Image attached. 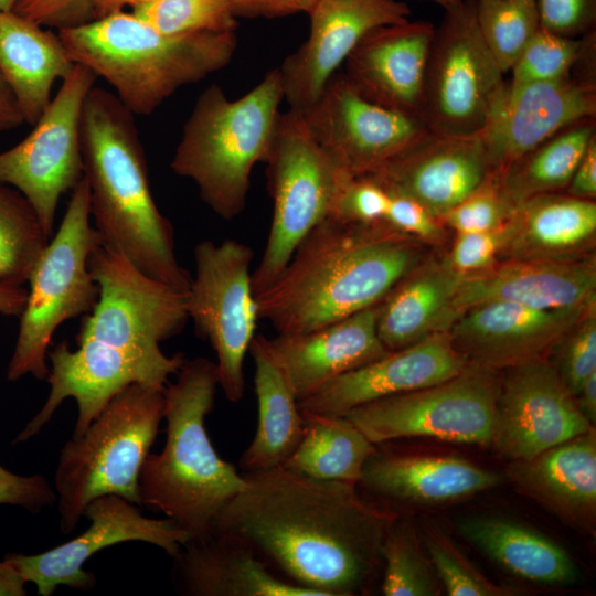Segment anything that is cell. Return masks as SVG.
I'll list each match as a JSON object with an SVG mask.
<instances>
[{"label":"cell","mask_w":596,"mask_h":596,"mask_svg":"<svg viewBox=\"0 0 596 596\" xmlns=\"http://www.w3.org/2000/svg\"><path fill=\"white\" fill-rule=\"evenodd\" d=\"M467 364L449 332H436L338 376L298 405L302 412L345 416L363 404L449 380Z\"/></svg>","instance_id":"obj_22"},{"label":"cell","mask_w":596,"mask_h":596,"mask_svg":"<svg viewBox=\"0 0 596 596\" xmlns=\"http://www.w3.org/2000/svg\"><path fill=\"white\" fill-rule=\"evenodd\" d=\"M12 11L0 10V72L11 88L24 123L33 126L75 62L58 33Z\"/></svg>","instance_id":"obj_32"},{"label":"cell","mask_w":596,"mask_h":596,"mask_svg":"<svg viewBox=\"0 0 596 596\" xmlns=\"http://www.w3.org/2000/svg\"><path fill=\"white\" fill-rule=\"evenodd\" d=\"M596 117V78L574 70L562 78L508 89L481 132L494 173L579 120Z\"/></svg>","instance_id":"obj_21"},{"label":"cell","mask_w":596,"mask_h":596,"mask_svg":"<svg viewBox=\"0 0 596 596\" xmlns=\"http://www.w3.org/2000/svg\"><path fill=\"white\" fill-rule=\"evenodd\" d=\"M513 487L571 525L592 533L596 521L595 426L529 459L510 461Z\"/></svg>","instance_id":"obj_28"},{"label":"cell","mask_w":596,"mask_h":596,"mask_svg":"<svg viewBox=\"0 0 596 596\" xmlns=\"http://www.w3.org/2000/svg\"><path fill=\"white\" fill-rule=\"evenodd\" d=\"M308 15V38L277 67L284 100L298 111L316 100L364 35L407 21L411 9L396 0H319Z\"/></svg>","instance_id":"obj_19"},{"label":"cell","mask_w":596,"mask_h":596,"mask_svg":"<svg viewBox=\"0 0 596 596\" xmlns=\"http://www.w3.org/2000/svg\"><path fill=\"white\" fill-rule=\"evenodd\" d=\"M504 226L493 231L457 233L447 256L449 264L465 275L491 267L498 262L504 242Z\"/></svg>","instance_id":"obj_46"},{"label":"cell","mask_w":596,"mask_h":596,"mask_svg":"<svg viewBox=\"0 0 596 596\" xmlns=\"http://www.w3.org/2000/svg\"><path fill=\"white\" fill-rule=\"evenodd\" d=\"M131 114L94 86L82 113L83 171L102 245L146 275L188 291L191 276L175 255L174 232L151 194L147 159Z\"/></svg>","instance_id":"obj_3"},{"label":"cell","mask_w":596,"mask_h":596,"mask_svg":"<svg viewBox=\"0 0 596 596\" xmlns=\"http://www.w3.org/2000/svg\"><path fill=\"white\" fill-rule=\"evenodd\" d=\"M28 299V289L23 286L0 285V313L20 317Z\"/></svg>","instance_id":"obj_54"},{"label":"cell","mask_w":596,"mask_h":596,"mask_svg":"<svg viewBox=\"0 0 596 596\" xmlns=\"http://www.w3.org/2000/svg\"><path fill=\"white\" fill-rule=\"evenodd\" d=\"M171 577L187 596H318L277 576L246 544L227 534L188 540Z\"/></svg>","instance_id":"obj_29"},{"label":"cell","mask_w":596,"mask_h":596,"mask_svg":"<svg viewBox=\"0 0 596 596\" xmlns=\"http://www.w3.org/2000/svg\"><path fill=\"white\" fill-rule=\"evenodd\" d=\"M595 299V255L579 259L509 258L466 274L453 309L458 318L467 309L491 301L560 310L581 308Z\"/></svg>","instance_id":"obj_25"},{"label":"cell","mask_w":596,"mask_h":596,"mask_svg":"<svg viewBox=\"0 0 596 596\" xmlns=\"http://www.w3.org/2000/svg\"><path fill=\"white\" fill-rule=\"evenodd\" d=\"M49 241L29 201L0 182V285L28 283Z\"/></svg>","instance_id":"obj_38"},{"label":"cell","mask_w":596,"mask_h":596,"mask_svg":"<svg viewBox=\"0 0 596 596\" xmlns=\"http://www.w3.org/2000/svg\"><path fill=\"white\" fill-rule=\"evenodd\" d=\"M177 374L162 390L166 444L146 458L139 491L143 507L162 512L193 540L213 532L245 478L219 456L205 429L219 386L215 362L203 356L184 360Z\"/></svg>","instance_id":"obj_4"},{"label":"cell","mask_w":596,"mask_h":596,"mask_svg":"<svg viewBox=\"0 0 596 596\" xmlns=\"http://www.w3.org/2000/svg\"><path fill=\"white\" fill-rule=\"evenodd\" d=\"M547 310L491 301L464 311L448 332L455 348L468 360L503 370L523 362L547 359L563 334L585 309Z\"/></svg>","instance_id":"obj_23"},{"label":"cell","mask_w":596,"mask_h":596,"mask_svg":"<svg viewBox=\"0 0 596 596\" xmlns=\"http://www.w3.org/2000/svg\"><path fill=\"white\" fill-rule=\"evenodd\" d=\"M499 258L579 259L594 247L596 203L550 192L518 204L505 226Z\"/></svg>","instance_id":"obj_30"},{"label":"cell","mask_w":596,"mask_h":596,"mask_svg":"<svg viewBox=\"0 0 596 596\" xmlns=\"http://www.w3.org/2000/svg\"><path fill=\"white\" fill-rule=\"evenodd\" d=\"M252 259L245 243L202 241L194 247L195 274L187 291L189 319L211 344L219 386L234 403L244 395V360L259 319Z\"/></svg>","instance_id":"obj_12"},{"label":"cell","mask_w":596,"mask_h":596,"mask_svg":"<svg viewBox=\"0 0 596 596\" xmlns=\"http://www.w3.org/2000/svg\"><path fill=\"white\" fill-rule=\"evenodd\" d=\"M514 209L502 193L494 173L440 221L456 233L493 231L507 224Z\"/></svg>","instance_id":"obj_44"},{"label":"cell","mask_w":596,"mask_h":596,"mask_svg":"<svg viewBox=\"0 0 596 596\" xmlns=\"http://www.w3.org/2000/svg\"><path fill=\"white\" fill-rule=\"evenodd\" d=\"M550 356L563 383L575 396L586 379L596 371V301L563 334Z\"/></svg>","instance_id":"obj_43"},{"label":"cell","mask_w":596,"mask_h":596,"mask_svg":"<svg viewBox=\"0 0 596 596\" xmlns=\"http://www.w3.org/2000/svg\"><path fill=\"white\" fill-rule=\"evenodd\" d=\"M473 4L480 34L505 74L540 29L535 0H473Z\"/></svg>","instance_id":"obj_39"},{"label":"cell","mask_w":596,"mask_h":596,"mask_svg":"<svg viewBox=\"0 0 596 596\" xmlns=\"http://www.w3.org/2000/svg\"><path fill=\"white\" fill-rule=\"evenodd\" d=\"M249 352L255 363L258 421L255 436L240 459V467L245 472L281 466L296 449L304 430L298 400L270 354L264 336H255Z\"/></svg>","instance_id":"obj_34"},{"label":"cell","mask_w":596,"mask_h":596,"mask_svg":"<svg viewBox=\"0 0 596 596\" xmlns=\"http://www.w3.org/2000/svg\"><path fill=\"white\" fill-rule=\"evenodd\" d=\"M56 502V492L42 475L19 476L0 466V504L38 513Z\"/></svg>","instance_id":"obj_49"},{"label":"cell","mask_w":596,"mask_h":596,"mask_svg":"<svg viewBox=\"0 0 596 596\" xmlns=\"http://www.w3.org/2000/svg\"><path fill=\"white\" fill-rule=\"evenodd\" d=\"M57 33L73 61L103 77L123 105L140 116L227 66L237 46L235 31L168 35L125 10Z\"/></svg>","instance_id":"obj_5"},{"label":"cell","mask_w":596,"mask_h":596,"mask_svg":"<svg viewBox=\"0 0 596 596\" xmlns=\"http://www.w3.org/2000/svg\"><path fill=\"white\" fill-rule=\"evenodd\" d=\"M583 38L564 36L540 28L511 67L508 89L567 76L576 62Z\"/></svg>","instance_id":"obj_42"},{"label":"cell","mask_w":596,"mask_h":596,"mask_svg":"<svg viewBox=\"0 0 596 596\" xmlns=\"http://www.w3.org/2000/svg\"><path fill=\"white\" fill-rule=\"evenodd\" d=\"M389 194L390 202L383 223L421 243L439 244L444 240L445 225L439 219L409 198Z\"/></svg>","instance_id":"obj_48"},{"label":"cell","mask_w":596,"mask_h":596,"mask_svg":"<svg viewBox=\"0 0 596 596\" xmlns=\"http://www.w3.org/2000/svg\"><path fill=\"white\" fill-rule=\"evenodd\" d=\"M302 415L300 441L281 466L312 479L358 486L376 444L347 416Z\"/></svg>","instance_id":"obj_35"},{"label":"cell","mask_w":596,"mask_h":596,"mask_svg":"<svg viewBox=\"0 0 596 596\" xmlns=\"http://www.w3.org/2000/svg\"><path fill=\"white\" fill-rule=\"evenodd\" d=\"M376 316L377 305L309 332L265 337L298 402L387 352L377 334Z\"/></svg>","instance_id":"obj_26"},{"label":"cell","mask_w":596,"mask_h":596,"mask_svg":"<svg viewBox=\"0 0 596 596\" xmlns=\"http://www.w3.org/2000/svg\"><path fill=\"white\" fill-rule=\"evenodd\" d=\"M102 245L92 225L85 177L72 190L57 230L41 253L28 283L15 347L7 379L26 374L46 380L47 352L55 330L66 320L89 313L98 300V285L88 268L91 254Z\"/></svg>","instance_id":"obj_8"},{"label":"cell","mask_w":596,"mask_h":596,"mask_svg":"<svg viewBox=\"0 0 596 596\" xmlns=\"http://www.w3.org/2000/svg\"><path fill=\"white\" fill-rule=\"evenodd\" d=\"M432 1L443 7L445 10L454 8L461 2V0H432Z\"/></svg>","instance_id":"obj_59"},{"label":"cell","mask_w":596,"mask_h":596,"mask_svg":"<svg viewBox=\"0 0 596 596\" xmlns=\"http://www.w3.org/2000/svg\"><path fill=\"white\" fill-rule=\"evenodd\" d=\"M131 12L168 35L235 31L237 19L231 0H152Z\"/></svg>","instance_id":"obj_41"},{"label":"cell","mask_w":596,"mask_h":596,"mask_svg":"<svg viewBox=\"0 0 596 596\" xmlns=\"http://www.w3.org/2000/svg\"><path fill=\"white\" fill-rule=\"evenodd\" d=\"M575 402L585 418L595 426L596 423V371L593 372L574 396Z\"/></svg>","instance_id":"obj_55"},{"label":"cell","mask_w":596,"mask_h":596,"mask_svg":"<svg viewBox=\"0 0 596 596\" xmlns=\"http://www.w3.org/2000/svg\"><path fill=\"white\" fill-rule=\"evenodd\" d=\"M595 137V118L560 130L496 173L502 193L517 206L534 195L564 191Z\"/></svg>","instance_id":"obj_36"},{"label":"cell","mask_w":596,"mask_h":596,"mask_svg":"<svg viewBox=\"0 0 596 596\" xmlns=\"http://www.w3.org/2000/svg\"><path fill=\"white\" fill-rule=\"evenodd\" d=\"M319 0H231L236 18H280L309 13Z\"/></svg>","instance_id":"obj_51"},{"label":"cell","mask_w":596,"mask_h":596,"mask_svg":"<svg viewBox=\"0 0 596 596\" xmlns=\"http://www.w3.org/2000/svg\"><path fill=\"white\" fill-rule=\"evenodd\" d=\"M273 216L262 258L252 273L255 296L283 272L306 235L329 216L348 178L309 132L301 114L279 113L264 157Z\"/></svg>","instance_id":"obj_9"},{"label":"cell","mask_w":596,"mask_h":596,"mask_svg":"<svg viewBox=\"0 0 596 596\" xmlns=\"http://www.w3.org/2000/svg\"><path fill=\"white\" fill-rule=\"evenodd\" d=\"M88 268L98 285V300L84 315L75 338L104 347L161 358L160 342L185 327L187 291L157 280L138 269L121 253L98 246Z\"/></svg>","instance_id":"obj_13"},{"label":"cell","mask_w":596,"mask_h":596,"mask_svg":"<svg viewBox=\"0 0 596 596\" xmlns=\"http://www.w3.org/2000/svg\"><path fill=\"white\" fill-rule=\"evenodd\" d=\"M423 546L447 595L508 596L513 589L498 585L483 575L436 523H418Z\"/></svg>","instance_id":"obj_40"},{"label":"cell","mask_w":596,"mask_h":596,"mask_svg":"<svg viewBox=\"0 0 596 596\" xmlns=\"http://www.w3.org/2000/svg\"><path fill=\"white\" fill-rule=\"evenodd\" d=\"M152 0H91V21Z\"/></svg>","instance_id":"obj_57"},{"label":"cell","mask_w":596,"mask_h":596,"mask_svg":"<svg viewBox=\"0 0 596 596\" xmlns=\"http://www.w3.org/2000/svg\"><path fill=\"white\" fill-rule=\"evenodd\" d=\"M23 123L18 102L0 72V131L14 129Z\"/></svg>","instance_id":"obj_53"},{"label":"cell","mask_w":596,"mask_h":596,"mask_svg":"<svg viewBox=\"0 0 596 596\" xmlns=\"http://www.w3.org/2000/svg\"><path fill=\"white\" fill-rule=\"evenodd\" d=\"M390 194L368 175L348 177L340 185L329 216L350 223H382Z\"/></svg>","instance_id":"obj_45"},{"label":"cell","mask_w":596,"mask_h":596,"mask_svg":"<svg viewBox=\"0 0 596 596\" xmlns=\"http://www.w3.org/2000/svg\"><path fill=\"white\" fill-rule=\"evenodd\" d=\"M458 531L486 556L520 578L566 586L581 577L576 562L566 550L518 521L489 515L468 517L458 521Z\"/></svg>","instance_id":"obj_33"},{"label":"cell","mask_w":596,"mask_h":596,"mask_svg":"<svg viewBox=\"0 0 596 596\" xmlns=\"http://www.w3.org/2000/svg\"><path fill=\"white\" fill-rule=\"evenodd\" d=\"M503 75L480 34L473 0L445 10L426 64L423 121L428 130L456 137L481 134L504 95Z\"/></svg>","instance_id":"obj_10"},{"label":"cell","mask_w":596,"mask_h":596,"mask_svg":"<svg viewBox=\"0 0 596 596\" xmlns=\"http://www.w3.org/2000/svg\"><path fill=\"white\" fill-rule=\"evenodd\" d=\"M592 427L549 358L501 370L489 445L501 457L529 459Z\"/></svg>","instance_id":"obj_18"},{"label":"cell","mask_w":596,"mask_h":596,"mask_svg":"<svg viewBox=\"0 0 596 596\" xmlns=\"http://www.w3.org/2000/svg\"><path fill=\"white\" fill-rule=\"evenodd\" d=\"M89 3L91 0H22L13 11L58 30L91 21Z\"/></svg>","instance_id":"obj_50"},{"label":"cell","mask_w":596,"mask_h":596,"mask_svg":"<svg viewBox=\"0 0 596 596\" xmlns=\"http://www.w3.org/2000/svg\"><path fill=\"white\" fill-rule=\"evenodd\" d=\"M465 274L430 258L405 274L377 304V334L387 351L448 331L457 319L453 301Z\"/></svg>","instance_id":"obj_31"},{"label":"cell","mask_w":596,"mask_h":596,"mask_svg":"<svg viewBox=\"0 0 596 596\" xmlns=\"http://www.w3.org/2000/svg\"><path fill=\"white\" fill-rule=\"evenodd\" d=\"M83 517L91 525L78 536L43 553L4 556L25 583H33L41 596H51L58 586L89 590L96 584L95 575L83 568L86 561L99 550L128 542L141 541L159 546L174 557L189 540L185 531L172 520L151 519L142 514L139 505L126 499L107 494L88 503Z\"/></svg>","instance_id":"obj_17"},{"label":"cell","mask_w":596,"mask_h":596,"mask_svg":"<svg viewBox=\"0 0 596 596\" xmlns=\"http://www.w3.org/2000/svg\"><path fill=\"white\" fill-rule=\"evenodd\" d=\"M22 0H0V10L12 11Z\"/></svg>","instance_id":"obj_58"},{"label":"cell","mask_w":596,"mask_h":596,"mask_svg":"<svg viewBox=\"0 0 596 596\" xmlns=\"http://www.w3.org/2000/svg\"><path fill=\"white\" fill-rule=\"evenodd\" d=\"M434 30L428 21L379 26L353 49L342 73L365 98L423 121L425 73Z\"/></svg>","instance_id":"obj_24"},{"label":"cell","mask_w":596,"mask_h":596,"mask_svg":"<svg viewBox=\"0 0 596 596\" xmlns=\"http://www.w3.org/2000/svg\"><path fill=\"white\" fill-rule=\"evenodd\" d=\"M96 79L88 67L76 63L30 134L0 150V182L22 193L49 238L61 198L84 175L82 113Z\"/></svg>","instance_id":"obj_14"},{"label":"cell","mask_w":596,"mask_h":596,"mask_svg":"<svg viewBox=\"0 0 596 596\" xmlns=\"http://www.w3.org/2000/svg\"><path fill=\"white\" fill-rule=\"evenodd\" d=\"M299 113L313 139L352 177L375 171L429 131L421 119L362 96L342 72Z\"/></svg>","instance_id":"obj_15"},{"label":"cell","mask_w":596,"mask_h":596,"mask_svg":"<svg viewBox=\"0 0 596 596\" xmlns=\"http://www.w3.org/2000/svg\"><path fill=\"white\" fill-rule=\"evenodd\" d=\"M492 174L481 134L456 137L428 131L365 175L389 193L418 202L440 220Z\"/></svg>","instance_id":"obj_20"},{"label":"cell","mask_w":596,"mask_h":596,"mask_svg":"<svg viewBox=\"0 0 596 596\" xmlns=\"http://www.w3.org/2000/svg\"><path fill=\"white\" fill-rule=\"evenodd\" d=\"M47 360L51 363L46 377L50 393L14 443L36 435L68 397L74 398L78 407L72 437H79L118 392L134 383L163 389L185 359L182 353L151 358L93 341L77 342V349L72 350L66 341H61L47 352Z\"/></svg>","instance_id":"obj_16"},{"label":"cell","mask_w":596,"mask_h":596,"mask_svg":"<svg viewBox=\"0 0 596 596\" xmlns=\"http://www.w3.org/2000/svg\"><path fill=\"white\" fill-rule=\"evenodd\" d=\"M540 28L570 38L594 30L596 0H535Z\"/></svg>","instance_id":"obj_47"},{"label":"cell","mask_w":596,"mask_h":596,"mask_svg":"<svg viewBox=\"0 0 596 596\" xmlns=\"http://www.w3.org/2000/svg\"><path fill=\"white\" fill-rule=\"evenodd\" d=\"M500 374L468 362L449 380L363 404L345 416L373 444L429 437L489 446Z\"/></svg>","instance_id":"obj_11"},{"label":"cell","mask_w":596,"mask_h":596,"mask_svg":"<svg viewBox=\"0 0 596 596\" xmlns=\"http://www.w3.org/2000/svg\"><path fill=\"white\" fill-rule=\"evenodd\" d=\"M422 257L421 242L385 223L328 216L256 296L277 334L309 332L376 306Z\"/></svg>","instance_id":"obj_2"},{"label":"cell","mask_w":596,"mask_h":596,"mask_svg":"<svg viewBox=\"0 0 596 596\" xmlns=\"http://www.w3.org/2000/svg\"><path fill=\"white\" fill-rule=\"evenodd\" d=\"M25 582L7 561H0V596H24Z\"/></svg>","instance_id":"obj_56"},{"label":"cell","mask_w":596,"mask_h":596,"mask_svg":"<svg viewBox=\"0 0 596 596\" xmlns=\"http://www.w3.org/2000/svg\"><path fill=\"white\" fill-rule=\"evenodd\" d=\"M245 486L214 530L246 544L277 576L318 596L368 595L381 579V546L397 515L355 485L283 466L244 472Z\"/></svg>","instance_id":"obj_1"},{"label":"cell","mask_w":596,"mask_h":596,"mask_svg":"<svg viewBox=\"0 0 596 596\" xmlns=\"http://www.w3.org/2000/svg\"><path fill=\"white\" fill-rule=\"evenodd\" d=\"M499 482L498 473L462 458L398 453L376 445L356 487L386 502L441 505Z\"/></svg>","instance_id":"obj_27"},{"label":"cell","mask_w":596,"mask_h":596,"mask_svg":"<svg viewBox=\"0 0 596 596\" xmlns=\"http://www.w3.org/2000/svg\"><path fill=\"white\" fill-rule=\"evenodd\" d=\"M162 390L128 385L79 437L65 443L54 473L63 533H71L88 503L102 496H119L142 507L139 478L164 417Z\"/></svg>","instance_id":"obj_7"},{"label":"cell","mask_w":596,"mask_h":596,"mask_svg":"<svg viewBox=\"0 0 596 596\" xmlns=\"http://www.w3.org/2000/svg\"><path fill=\"white\" fill-rule=\"evenodd\" d=\"M283 100L274 68L237 99L216 84L206 87L183 125L170 167L192 180L203 202L223 220L245 210L251 173L264 160Z\"/></svg>","instance_id":"obj_6"},{"label":"cell","mask_w":596,"mask_h":596,"mask_svg":"<svg viewBox=\"0 0 596 596\" xmlns=\"http://www.w3.org/2000/svg\"><path fill=\"white\" fill-rule=\"evenodd\" d=\"M380 590L384 596H436L441 584L423 546L418 523L411 515L391 522L381 546Z\"/></svg>","instance_id":"obj_37"},{"label":"cell","mask_w":596,"mask_h":596,"mask_svg":"<svg viewBox=\"0 0 596 596\" xmlns=\"http://www.w3.org/2000/svg\"><path fill=\"white\" fill-rule=\"evenodd\" d=\"M564 191L566 194L578 199L595 200L596 137L589 142Z\"/></svg>","instance_id":"obj_52"}]
</instances>
